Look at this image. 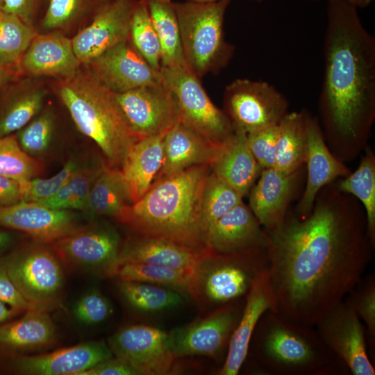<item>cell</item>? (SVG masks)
<instances>
[{"label":"cell","mask_w":375,"mask_h":375,"mask_svg":"<svg viewBox=\"0 0 375 375\" xmlns=\"http://www.w3.org/2000/svg\"><path fill=\"white\" fill-rule=\"evenodd\" d=\"M333 182L306 217L287 212L266 232L275 311L315 326L363 276L374 246L362 206Z\"/></svg>","instance_id":"cell-1"},{"label":"cell","mask_w":375,"mask_h":375,"mask_svg":"<svg viewBox=\"0 0 375 375\" xmlns=\"http://www.w3.org/2000/svg\"><path fill=\"white\" fill-rule=\"evenodd\" d=\"M324 60L317 117L326 142L350 156L375 119V39L345 0H327Z\"/></svg>","instance_id":"cell-2"},{"label":"cell","mask_w":375,"mask_h":375,"mask_svg":"<svg viewBox=\"0 0 375 375\" xmlns=\"http://www.w3.org/2000/svg\"><path fill=\"white\" fill-rule=\"evenodd\" d=\"M210 172L208 165H194L153 183L132 205L125 224L136 235L206 248L201 202Z\"/></svg>","instance_id":"cell-3"},{"label":"cell","mask_w":375,"mask_h":375,"mask_svg":"<svg viewBox=\"0 0 375 375\" xmlns=\"http://www.w3.org/2000/svg\"><path fill=\"white\" fill-rule=\"evenodd\" d=\"M265 375H336L349 372L324 344L315 326L265 311L251 338L248 353Z\"/></svg>","instance_id":"cell-4"},{"label":"cell","mask_w":375,"mask_h":375,"mask_svg":"<svg viewBox=\"0 0 375 375\" xmlns=\"http://www.w3.org/2000/svg\"><path fill=\"white\" fill-rule=\"evenodd\" d=\"M57 91L79 131L97 145L108 166L119 169L141 138L129 128L114 93L89 71L63 78Z\"/></svg>","instance_id":"cell-5"},{"label":"cell","mask_w":375,"mask_h":375,"mask_svg":"<svg viewBox=\"0 0 375 375\" xmlns=\"http://www.w3.org/2000/svg\"><path fill=\"white\" fill-rule=\"evenodd\" d=\"M230 1H174L185 60L200 78L218 74L234 55L235 47L226 40L224 30Z\"/></svg>","instance_id":"cell-6"},{"label":"cell","mask_w":375,"mask_h":375,"mask_svg":"<svg viewBox=\"0 0 375 375\" xmlns=\"http://www.w3.org/2000/svg\"><path fill=\"white\" fill-rule=\"evenodd\" d=\"M267 268L266 249L231 253L211 251L196 268L190 295L216 308L245 298Z\"/></svg>","instance_id":"cell-7"},{"label":"cell","mask_w":375,"mask_h":375,"mask_svg":"<svg viewBox=\"0 0 375 375\" xmlns=\"http://www.w3.org/2000/svg\"><path fill=\"white\" fill-rule=\"evenodd\" d=\"M3 259L11 280L33 308L49 310L59 305L65 268L48 244L33 241Z\"/></svg>","instance_id":"cell-8"},{"label":"cell","mask_w":375,"mask_h":375,"mask_svg":"<svg viewBox=\"0 0 375 375\" xmlns=\"http://www.w3.org/2000/svg\"><path fill=\"white\" fill-rule=\"evenodd\" d=\"M162 83L176 101L181 122L218 147L229 138L234 130L224 112L212 101L200 78L186 67H161Z\"/></svg>","instance_id":"cell-9"},{"label":"cell","mask_w":375,"mask_h":375,"mask_svg":"<svg viewBox=\"0 0 375 375\" xmlns=\"http://www.w3.org/2000/svg\"><path fill=\"white\" fill-rule=\"evenodd\" d=\"M223 102L234 131L245 134L277 125L289 112L285 97L263 81H233L225 88Z\"/></svg>","instance_id":"cell-10"},{"label":"cell","mask_w":375,"mask_h":375,"mask_svg":"<svg viewBox=\"0 0 375 375\" xmlns=\"http://www.w3.org/2000/svg\"><path fill=\"white\" fill-rule=\"evenodd\" d=\"M117 230L108 224L77 227L49 244L64 268L110 277L122 246Z\"/></svg>","instance_id":"cell-11"},{"label":"cell","mask_w":375,"mask_h":375,"mask_svg":"<svg viewBox=\"0 0 375 375\" xmlns=\"http://www.w3.org/2000/svg\"><path fill=\"white\" fill-rule=\"evenodd\" d=\"M245 298L214 309L206 317L173 329L169 335L171 349L178 358L226 356L231 335L241 317Z\"/></svg>","instance_id":"cell-12"},{"label":"cell","mask_w":375,"mask_h":375,"mask_svg":"<svg viewBox=\"0 0 375 375\" xmlns=\"http://www.w3.org/2000/svg\"><path fill=\"white\" fill-rule=\"evenodd\" d=\"M315 327L325 346L353 375H374L366 339L365 327L355 311L342 300Z\"/></svg>","instance_id":"cell-13"},{"label":"cell","mask_w":375,"mask_h":375,"mask_svg":"<svg viewBox=\"0 0 375 375\" xmlns=\"http://www.w3.org/2000/svg\"><path fill=\"white\" fill-rule=\"evenodd\" d=\"M108 344L113 356L127 362L138 375L171 374L177 358L169 333L149 325L123 327L109 338Z\"/></svg>","instance_id":"cell-14"},{"label":"cell","mask_w":375,"mask_h":375,"mask_svg":"<svg viewBox=\"0 0 375 375\" xmlns=\"http://www.w3.org/2000/svg\"><path fill=\"white\" fill-rule=\"evenodd\" d=\"M114 94L129 128L140 138L167 132L181 122L175 98L162 81Z\"/></svg>","instance_id":"cell-15"},{"label":"cell","mask_w":375,"mask_h":375,"mask_svg":"<svg viewBox=\"0 0 375 375\" xmlns=\"http://www.w3.org/2000/svg\"><path fill=\"white\" fill-rule=\"evenodd\" d=\"M136 0H110L96 12L92 22L72 40L81 63L90 61L129 39L130 23Z\"/></svg>","instance_id":"cell-16"},{"label":"cell","mask_w":375,"mask_h":375,"mask_svg":"<svg viewBox=\"0 0 375 375\" xmlns=\"http://www.w3.org/2000/svg\"><path fill=\"white\" fill-rule=\"evenodd\" d=\"M89 72L114 94L161 81L160 70L152 67L127 40L88 64Z\"/></svg>","instance_id":"cell-17"},{"label":"cell","mask_w":375,"mask_h":375,"mask_svg":"<svg viewBox=\"0 0 375 375\" xmlns=\"http://www.w3.org/2000/svg\"><path fill=\"white\" fill-rule=\"evenodd\" d=\"M112 357L105 341H90L48 353L17 356L10 366L14 372L25 375H81Z\"/></svg>","instance_id":"cell-18"},{"label":"cell","mask_w":375,"mask_h":375,"mask_svg":"<svg viewBox=\"0 0 375 375\" xmlns=\"http://www.w3.org/2000/svg\"><path fill=\"white\" fill-rule=\"evenodd\" d=\"M0 226L22 232L33 241L48 244L78 227L72 210L53 209L31 201L0 206Z\"/></svg>","instance_id":"cell-19"},{"label":"cell","mask_w":375,"mask_h":375,"mask_svg":"<svg viewBox=\"0 0 375 375\" xmlns=\"http://www.w3.org/2000/svg\"><path fill=\"white\" fill-rule=\"evenodd\" d=\"M306 184L297 205V214L307 216L320 190L339 177L349 174V169L328 148L317 117L307 115Z\"/></svg>","instance_id":"cell-20"},{"label":"cell","mask_w":375,"mask_h":375,"mask_svg":"<svg viewBox=\"0 0 375 375\" xmlns=\"http://www.w3.org/2000/svg\"><path fill=\"white\" fill-rule=\"evenodd\" d=\"M267 235L243 201L219 218L206 231L205 243L217 253L266 249Z\"/></svg>","instance_id":"cell-21"},{"label":"cell","mask_w":375,"mask_h":375,"mask_svg":"<svg viewBox=\"0 0 375 375\" xmlns=\"http://www.w3.org/2000/svg\"><path fill=\"white\" fill-rule=\"evenodd\" d=\"M269 309L274 310V301L267 268L255 280L245 297L241 317L231 335L218 374L236 375L240 372L247 358L255 328L262 314Z\"/></svg>","instance_id":"cell-22"},{"label":"cell","mask_w":375,"mask_h":375,"mask_svg":"<svg viewBox=\"0 0 375 375\" xmlns=\"http://www.w3.org/2000/svg\"><path fill=\"white\" fill-rule=\"evenodd\" d=\"M301 171L284 174L274 167L263 169L249 191V207L266 232L283 221L297 188Z\"/></svg>","instance_id":"cell-23"},{"label":"cell","mask_w":375,"mask_h":375,"mask_svg":"<svg viewBox=\"0 0 375 375\" xmlns=\"http://www.w3.org/2000/svg\"><path fill=\"white\" fill-rule=\"evenodd\" d=\"M210 253L207 247L197 249L135 235L122 244L117 264L141 262L174 269H194Z\"/></svg>","instance_id":"cell-24"},{"label":"cell","mask_w":375,"mask_h":375,"mask_svg":"<svg viewBox=\"0 0 375 375\" xmlns=\"http://www.w3.org/2000/svg\"><path fill=\"white\" fill-rule=\"evenodd\" d=\"M20 61L22 69L30 74L62 78L77 74L81 63L72 40L60 32L35 35Z\"/></svg>","instance_id":"cell-25"},{"label":"cell","mask_w":375,"mask_h":375,"mask_svg":"<svg viewBox=\"0 0 375 375\" xmlns=\"http://www.w3.org/2000/svg\"><path fill=\"white\" fill-rule=\"evenodd\" d=\"M210 167L243 197L249 194L262 169L249 149L247 134L235 131L218 147Z\"/></svg>","instance_id":"cell-26"},{"label":"cell","mask_w":375,"mask_h":375,"mask_svg":"<svg viewBox=\"0 0 375 375\" xmlns=\"http://www.w3.org/2000/svg\"><path fill=\"white\" fill-rule=\"evenodd\" d=\"M219 147L182 122L177 123L165 134L163 163L153 183L194 165H210Z\"/></svg>","instance_id":"cell-27"},{"label":"cell","mask_w":375,"mask_h":375,"mask_svg":"<svg viewBox=\"0 0 375 375\" xmlns=\"http://www.w3.org/2000/svg\"><path fill=\"white\" fill-rule=\"evenodd\" d=\"M166 133L140 138L124 158L119 169L133 203L149 190L162 167Z\"/></svg>","instance_id":"cell-28"},{"label":"cell","mask_w":375,"mask_h":375,"mask_svg":"<svg viewBox=\"0 0 375 375\" xmlns=\"http://www.w3.org/2000/svg\"><path fill=\"white\" fill-rule=\"evenodd\" d=\"M48 311L30 308L19 319L0 324V349L25 352L55 343L56 328Z\"/></svg>","instance_id":"cell-29"},{"label":"cell","mask_w":375,"mask_h":375,"mask_svg":"<svg viewBox=\"0 0 375 375\" xmlns=\"http://www.w3.org/2000/svg\"><path fill=\"white\" fill-rule=\"evenodd\" d=\"M133 204L120 169L106 164L94 182L82 211L125 224Z\"/></svg>","instance_id":"cell-30"},{"label":"cell","mask_w":375,"mask_h":375,"mask_svg":"<svg viewBox=\"0 0 375 375\" xmlns=\"http://www.w3.org/2000/svg\"><path fill=\"white\" fill-rule=\"evenodd\" d=\"M308 111L289 112L278 124L274 168L290 174L301 169L307 151V115Z\"/></svg>","instance_id":"cell-31"},{"label":"cell","mask_w":375,"mask_h":375,"mask_svg":"<svg viewBox=\"0 0 375 375\" xmlns=\"http://www.w3.org/2000/svg\"><path fill=\"white\" fill-rule=\"evenodd\" d=\"M145 1L161 46V67H186L174 1Z\"/></svg>","instance_id":"cell-32"},{"label":"cell","mask_w":375,"mask_h":375,"mask_svg":"<svg viewBox=\"0 0 375 375\" xmlns=\"http://www.w3.org/2000/svg\"><path fill=\"white\" fill-rule=\"evenodd\" d=\"M196 268L174 269L141 262H123L115 265L110 277L165 286L191 294Z\"/></svg>","instance_id":"cell-33"},{"label":"cell","mask_w":375,"mask_h":375,"mask_svg":"<svg viewBox=\"0 0 375 375\" xmlns=\"http://www.w3.org/2000/svg\"><path fill=\"white\" fill-rule=\"evenodd\" d=\"M338 189L349 194L362 204L366 216L367 233L375 245V156L367 149L358 168L335 183Z\"/></svg>","instance_id":"cell-34"},{"label":"cell","mask_w":375,"mask_h":375,"mask_svg":"<svg viewBox=\"0 0 375 375\" xmlns=\"http://www.w3.org/2000/svg\"><path fill=\"white\" fill-rule=\"evenodd\" d=\"M118 289L129 305L146 312L172 308L183 301L182 292L177 290L144 282L119 280Z\"/></svg>","instance_id":"cell-35"},{"label":"cell","mask_w":375,"mask_h":375,"mask_svg":"<svg viewBox=\"0 0 375 375\" xmlns=\"http://www.w3.org/2000/svg\"><path fill=\"white\" fill-rule=\"evenodd\" d=\"M106 164L79 166L58 192L38 203L53 209L82 211L92 186Z\"/></svg>","instance_id":"cell-36"},{"label":"cell","mask_w":375,"mask_h":375,"mask_svg":"<svg viewBox=\"0 0 375 375\" xmlns=\"http://www.w3.org/2000/svg\"><path fill=\"white\" fill-rule=\"evenodd\" d=\"M129 40L149 64L160 70L161 46L145 0L135 1L130 23Z\"/></svg>","instance_id":"cell-37"},{"label":"cell","mask_w":375,"mask_h":375,"mask_svg":"<svg viewBox=\"0 0 375 375\" xmlns=\"http://www.w3.org/2000/svg\"><path fill=\"white\" fill-rule=\"evenodd\" d=\"M243 197L212 172L202 194L201 219L205 231L219 218L242 202Z\"/></svg>","instance_id":"cell-38"},{"label":"cell","mask_w":375,"mask_h":375,"mask_svg":"<svg viewBox=\"0 0 375 375\" xmlns=\"http://www.w3.org/2000/svg\"><path fill=\"white\" fill-rule=\"evenodd\" d=\"M35 33L18 17L0 13V66L7 67L21 60Z\"/></svg>","instance_id":"cell-39"},{"label":"cell","mask_w":375,"mask_h":375,"mask_svg":"<svg viewBox=\"0 0 375 375\" xmlns=\"http://www.w3.org/2000/svg\"><path fill=\"white\" fill-rule=\"evenodd\" d=\"M42 162L26 153L18 140L10 135L0 136V175L18 181H28L40 176Z\"/></svg>","instance_id":"cell-40"},{"label":"cell","mask_w":375,"mask_h":375,"mask_svg":"<svg viewBox=\"0 0 375 375\" xmlns=\"http://www.w3.org/2000/svg\"><path fill=\"white\" fill-rule=\"evenodd\" d=\"M344 300L355 311L365 327L369 355L375 351V276H363ZM372 360V358H371Z\"/></svg>","instance_id":"cell-41"},{"label":"cell","mask_w":375,"mask_h":375,"mask_svg":"<svg viewBox=\"0 0 375 375\" xmlns=\"http://www.w3.org/2000/svg\"><path fill=\"white\" fill-rule=\"evenodd\" d=\"M44 98L41 90L30 91L17 99L0 119V136L23 128L40 112Z\"/></svg>","instance_id":"cell-42"},{"label":"cell","mask_w":375,"mask_h":375,"mask_svg":"<svg viewBox=\"0 0 375 375\" xmlns=\"http://www.w3.org/2000/svg\"><path fill=\"white\" fill-rule=\"evenodd\" d=\"M53 129V115L46 110L22 128L18 142L26 153L36 158L44 154L49 149Z\"/></svg>","instance_id":"cell-43"},{"label":"cell","mask_w":375,"mask_h":375,"mask_svg":"<svg viewBox=\"0 0 375 375\" xmlns=\"http://www.w3.org/2000/svg\"><path fill=\"white\" fill-rule=\"evenodd\" d=\"M76 161L69 160L56 174L49 178L35 177L24 181L22 201L40 202L58 192L78 168Z\"/></svg>","instance_id":"cell-44"},{"label":"cell","mask_w":375,"mask_h":375,"mask_svg":"<svg viewBox=\"0 0 375 375\" xmlns=\"http://www.w3.org/2000/svg\"><path fill=\"white\" fill-rule=\"evenodd\" d=\"M110 301L97 289L90 290L75 302L73 313L81 324L90 326L106 320L112 313Z\"/></svg>","instance_id":"cell-45"},{"label":"cell","mask_w":375,"mask_h":375,"mask_svg":"<svg viewBox=\"0 0 375 375\" xmlns=\"http://www.w3.org/2000/svg\"><path fill=\"white\" fill-rule=\"evenodd\" d=\"M278 124L247 134L249 149L262 169L274 166Z\"/></svg>","instance_id":"cell-46"},{"label":"cell","mask_w":375,"mask_h":375,"mask_svg":"<svg viewBox=\"0 0 375 375\" xmlns=\"http://www.w3.org/2000/svg\"><path fill=\"white\" fill-rule=\"evenodd\" d=\"M82 0H50L43 19L46 28H57L67 24L78 10Z\"/></svg>","instance_id":"cell-47"},{"label":"cell","mask_w":375,"mask_h":375,"mask_svg":"<svg viewBox=\"0 0 375 375\" xmlns=\"http://www.w3.org/2000/svg\"><path fill=\"white\" fill-rule=\"evenodd\" d=\"M0 301L21 312L33 308L11 280L3 257L0 258Z\"/></svg>","instance_id":"cell-48"},{"label":"cell","mask_w":375,"mask_h":375,"mask_svg":"<svg viewBox=\"0 0 375 375\" xmlns=\"http://www.w3.org/2000/svg\"><path fill=\"white\" fill-rule=\"evenodd\" d=\"M81 375H138L125 361L112 357L84 371Z\"/></svg>","instance_id":"cell-49"},{"label":"cell","mask_w":375,"mask_h":375,"mask_svg":"<svg viewBox=\"0 0 375 375\" xmlns=\"http://www.w3.org/2000/svg\"><path fill=\"white\" fill-rule=\"evenodd\" d=\"M24 181L0 175V206H10L23 201Z\"/></svg>","instance_id":"cell-50"},{"label":"cell","mask_w":375,"mask_h":375,"mask_svg":"<svg viewBox=\"0 0 375 375\" xmlns=\"http://www.w3.org/2000/svg\"><path fill=\"white\" fill-rule=\"evenodd\" d=\"M34 0H3L2 12L14 15L31 26Z\"/></svg>","instance_id":"cell-51"},{"label":"cell","mask_w":375,"mask_h":375,"mask_svg":"<svg viewBox=\"0 0 375 375\" xmlns=\"http://www.w3.org/2000/svg\"><path fill=\"white\" fill-rule=\"evenodd\" d=\"M18 313L21 312L0 301V324L9 321Z\"/></svg>","instance_id":"cell-52"},{"label":"cell","mask_w":375,"mask_h":375,"mask_svg":"<svg viewBox=\"0 0 375 375\" xmlns=\"http://www.w3.org/2000/svg\"><path fill=\"white\" fill-rule=\"evenodd\" d=\"M14 237L7 231L0 229V252L8 249L13 242Z\"/></svg>","instance_id":"cell-53"},{"label":"cell","mask_w":375,"mask_h":375,"mask_svg":"<svg viewBox=\"0 0 375 375\" xmlns=\"http://www.w3.org/2000/svg\"><path fill=\"white\" fill-rule=\"evenodd\" d=\"M306 1H319V0H306ZM350 4L358 8H365L369 6L374 0H345Z\"/></svg>","instance_id":"cell-54"},{"label":"cell","mask_w":375,"mask_h":375,"mask_svg":"<svg viewBox=\"0 0 375 375\" xmlns=\"http://www.w3.org/2000/svg\"><path fill=\"white\" fill-rule=\"evenodd\" d=\"M188 1L208 3V2H215V1H223V0H188ZM253 1L260 3V2H262L264 0H253Z\"/></svg>","instance_id":"cell-55"},{"label":"cell","mask_w":375,"mask_h":375,"mask_svg":"<svg viewBox=\"0 0 375 375\" xmlns=\"http://www.w3.org/2000/svg\"><path fill=\"white\" fill-rule=\"evenodd\" d=\"M5 76H6V72L4 70V67H2L0 66V83L4 79Z\"/></svg>","instance_id":"cell-56"},{"label":"cell","mask_w":375,"mask_h":375,"mask_svg":"<svg viewBox=\"0 0 375 375\" xmlns=\"http://www.w3.org/2000/svg\"><path fill=\"white\" fill-rule=\"evenodd\" d=\"M3 0H0V13L2 12Z\"/></svg>","instance_id":"cell-57"}]
</instances>
